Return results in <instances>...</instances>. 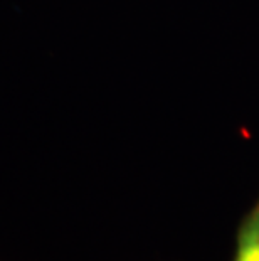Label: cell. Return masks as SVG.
<instances>
[{
  "instance_id": "cell-1",
  "label": "cell",
  "mask_w": 259,
  "mask_h": 261,
  "mask_svg": "<svg viewBox=\"0 0 259 261\" xmlns=\"http://www.w3.org/2000/svg\"><path fill=\"white\" fill-rule=\"evenodd\" d=\"M234 261H259V199L239 224Z\"/></svg>"
}]
</instances>
